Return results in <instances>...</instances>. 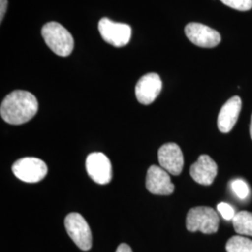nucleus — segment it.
Segmentation results:
<instances>
[{
  "mask_svg": "<svg viewBox=\"0 0 252 252\" xmlns=\"http://www.w3.org/2000/svg\"><path fill=\"white\" fill-rule=\"evenodd\" d=\"M185 34L194 45L213 48L220 44L221 36L215 29L199 23H190L185 27Z\"/></svg>",
  "mask_w": 252,
  "mask_h": 252,
  "instance_id": "8",
  "label": "nucleus"
},
{
  "mask_svg": "<svg viewBox=\"0 0 252 252\" xmlns=\"http://www.w3.org/2000/svg\"><path fill=\"white\" fill-rule=\"evenodd\" d=\"M220 217L216 210L208 207H193L186 218V228L189 232L215 234L219 230Z\"/></svg>",
  "mask_w": 252,
  "mask_h": 252,
  "instance_id": "3",
  "label": "nucleus"
},
{
  "mask_svg": "<svg viewBox=\"0 0 252 252\" xmlns=\"http://www.w3.org/2000/svg\"><path fill=\"white\" fill-rule=\"evenodd\" d=\"M158 160L161 167L174 176L180 175L183 169V153L176 143L162 145L158 151Z\"/></svg>",
  "mask_w": 252,
  "mask_h": 252,
  "instance_id": "11",
  "label": "nucleus"
},
{
  "mask_svg": "<svg viewBox=\"0 0 252 252\" xmlns=\"http://www.w3.org/2000/svg\"><path fill=\"white\" fill-rule=\"evenodd\" d=\"M231 188L234 194L241 200L247 198L250 194V188L243 180H234L231 182Z\"/></svg>",
  "mask_w": 252,
  "mask_h": 252,
  "instance_id": "16",
  "label": "nucleus"
},
{
  "mask_svg": "<svg viewBox=\"0 0 252 252\" xmlns=\"http://www.w3.org/2000/svg\"><path fill=\"white\" fill-rule=\"evenodd\" d=\"M86 170L94 182L105 185L112 179L111 162L108 157L102 153H93L86 159Z\"/></svg>",
  "mask_w": 252,
  "mask_h": 252,
  "instance_id": "7",
  "label": "nucleus"
},
{
  "mask_svg": "<svg viewBox=\"0 0 252 252\" xmlns=\"http://www.w3.org/2000/svg\"><path fill=\"white\" fill-rule=\"evenodd\" d=\"M218 173V165L208 155H201L190 166V177L201 185L209 186L213 183Z\"/></svg>",
  "mask_w": 252,
  "mask_h": 252,
  "instance_id": "12",
  "label": "nucleus"
},
{
  "mask_svg": "<svg viewBox=\"0 0 252 252\" xmlns=\"http://www.w3.org/2000/svg\"><path fill=\"white\" fill-rule=\"evenodd\" d=\"M217 209L219 213L226 220H233L234 217L235 216L234 208L227 203H220L217 207Z\"/></svg>",
  "mask_w": 252,
  "mask_h": 252,
  "instance_id": "18",
  "label": "nucleus"
},
{
  "mask_svg": "<svg viewBox=\"0 0 252 252\" xmlns=\"http://www.w3.org/2000/svg\"><path fill=\"white\" fill-rule=\"evenodd\" d=\"M242 108L239 96H233L220 109L218 117V128L221 133H229L235 126Z\"/></svg>",
  "mask_w": 252,
  "mask_h": 252,
  "instance_id": "13",
  "label": "nucleus"
},
{
  "mask_svg": "<svg viewBox=\"0 0 252 252\" xmlns=\"http://www.w3.org/2000/svg\"><path fill=\"white\" fill-rule=\"evenodd\" d=\"M116 252H133V251H132V249L127 244H121L118 247Z\"/></svg>",
  "mask_w": 252,
  "mask_h": 252,
  "instance_id": "20",
  "label": "nucleus"
},
{
  "mask_svg": "<svg viewBox=\"0 0 252 252\" xmlns=\"http://www.w3.org/2000/svg\"><path fill=\"white\" fill-rule=\"evenodd\" d=\"M8 8V0H0V21L2 23Z\"/></svg>",
  "mask_w": 252,
  "mask_h": 252,
  "instance_id": "19",
  "label": "nucleus"
},
{
  "mask_svg": "<svg viewBox=\"0 0 252 252\" xmlns=\"http://www.w3.org/2000/svg\"><path fill=\"white\" fill-rule=\"evenodd\" d=\"M227 252H252V240L242 235L231 237L226 243Z\"/></svg>",
  "mask_w": 252,
  "mask_h": 252,
  "instance_id": "15",
  "label": "nucleus"
},
{
  "mask_svg": "<svg viewBox=\"0 0 252 252\" xmlns=\"http://www.w3.org/2000/svg\"><path fill=\"white\" fill-rule=\"evenodd\" d=\"M98 30L106 42L118 48L127 45L132 35V28L129 25L116 23L108 18L100 20Z\"/></svg>",
  "mask_w": 252,
  "mask_h": 252,
  "instance_id": "6",
  "label": "nucleus"
},
{
  "mask_svg": "<svg viewBox=\"0 0 252 252\" xmlns=\"http://www.w3.org/2000/svg\"><path fill=\"white\" fill-rule=\"evenodd\" d=\"M250 133H251V137L252 139V122H251V128H250Z\"/></svg>",
  "mask_w": 252,
  "mask_h": 252,
  "instance_id": "21",
  "label": "nucleus"
},
{
  "mask_svg": "<svg viewBox=\"0 0 252 252\" xmlns=\"http://www.w3.org/2000/svg\"><path fill=\"white\" fill-rule=\"evenodd\" d=\"M224 5L240 11L252 9V0H220Z\"/></svg>",
  "mask_w": 252,
  "mask_h": 252,
  "instance_id": "17",
  "label": "nucleus"
},
{
  "mask_svg": "<svg viewBox=\"0 0 252 252\" xmlns=\"http://www.w3.org/2000/svg\"><path fill=\"white\" fill-rule=\"evenodd\" d=\"M41 34L47 46L54 54L66 57L74 49L73 36L64 27L56 23L50 22L41 29Z\"/></svg>",
  "mask_w": 252,
  "mask_h": 252,
  "instance_id": "2",
  "label": "nucleus"
},
{
  "mask_svg": "<svg viewBox=\"0 0 252 252\" xmlns=\"http://www.w3.org/2000/svg\"><path fill=\"white\" fill-rule=\"evenodd\" d=\"M38 109L36 96L27 91L10 93L2 101L0 114L2 119L12 126L26 124L34 117Z\"/></svg>",
  "mask_w": 252,
  "mask_h": 252,
  "instance_id": "1",
  "label": "nucleus"
},
{
  "mask_svg": "<svg viewBox=\"0 0 252 252\" xmlns=\"http://www.w3.org/2000/svg\"><path fill=\"white\" fill-rule=\"evenodd\" d=\"M64 226L70 238L81 251L87 252L92 248L93 237L90 227L81 214L73 212L64 220Z\"/></svg>",
  "mask_w": 252,
  "mask_h": 252,
  "instance_id": "4",
  "label": "nucleus"
},
{
  "mask_svg": "<svg viewBox=\"0 0 252 252\" xmlns=\"http://www.w3.org/2000/svg\"><path fill=\"white\" fill-rule=\"evenodd\" d=\"M234 231L240 235L252 236V213L249 211H239L233 219Z\"/></svg>",
  "mask_w": 252,
  "mask_h": 252,
  "instance_id": "14",
  "label": "nucleus"
},
{
  "mask_svg": "<svg viewBox=\"0 0 252 252\" xmlns=\"http://www.w3.org/2000/svg\"><path fill=\"white\" fill-rule=\"evenodd\" d=\"M162 87V80L158 74H146L136 83V99L142 105H150L154 102L157 96L160 94Z\"/></svg>",
  "mask_w": 252,
  "mask_h": 252,
  "instance_id": "9",
  "label": "nucleus"
},
{
  "mask_svg": "<svg viewBox=\"0 0 252 252\" xmlns=\"http://www.w3.org/2000/svg\"><path fill=\"white\" fill-rule=\"evenodd\" d=\"M146 188L153 194L169 195L173 193L175 186L168 172L161 166L152 165L147 173Z\"/></svg>",
  "mask_w": 252,
  "mask_h": 252,
  "instance_id": "10",
  "label": "nucleus"
},
{
  "mask_svg": "<svg viewBox=\"0 0 252 252\" xmlns=\"http://www.w3.org/2000/svg\"><path fill=\"white\" fill-rule=\"evenodd\" d=\"M12 172L15 177L24 182L36 183L43 180L48 167L42 160L35 157H25L13 163Z\"/></svg>",
  "mask_w": 252,
  "mask_h": 252,
  "instance_id": "5",
  "label": "nucleus"
}]
</instances>
